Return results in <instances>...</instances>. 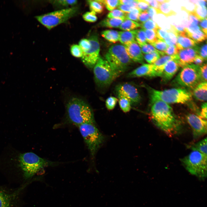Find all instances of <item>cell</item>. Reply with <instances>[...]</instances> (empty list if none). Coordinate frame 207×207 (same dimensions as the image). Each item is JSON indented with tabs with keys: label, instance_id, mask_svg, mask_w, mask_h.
<instances>
[{
	"label": "cell",
	"instance_id": "obj_39",
	"mask_svg": "<svg viewBox=\"0 0 207 207\" xmlns=\"http://www.w3.org/2000/svg\"><path fill=\"white\" fill-rule=\"evenodd\" d=\"M150 44L156 48L157 50L162 52L165 51L168 46L164 41L159 39Z\"/></svg>",
	"mask_w": 207,
	"mask_h": 207
},
{
	"label": "cell",
	"instance_id": "obj_20",
	"mask_svg": "<svg viewBox=\"0 0 207 207\" xmlns=\"http://www.w3.org/2000/svg\"><path fill=\"white\" fill-rule=\"evenodd\" d=\"M137 30L129 31L119 32V41L124 45L135 41V36Z\"/></svg>",
	"mask_w": 207,
	"mask_h": 207
},
{
	"label": "cell",
	"instance_id": "obj_22",
	"mask_svg": "<svg viewBox=\"0 0 207 207\" xmlns=\"http://www.w3.org/2000/svg\"><path fill=\"white\" fill-rule=\"evenodd\" d=\"M125 19L116 18H107L101 21L99 25L103 27L109 28H118Z\"/></svg>",
	"mask_w": 207,
	"mask_h": 207
},
{
	"label": "cell",
	"instance_id": "obj_7",
	"mask_svg": "<svg viewBox=\"0 0 207 207\" xmlns=\"http://www.w3.org/2000/svg\"><path fill=\"white\" fill-rule=\"evenodd\" d=\"M92 158L103 144L104 137L95 124L86 123L78 126Z\"/></svg>",
	"mask_w": 207,
	"mask_h": 207
},
{
	"label": "cell",
	"instance_id": "obj_35",
	"mask_svg": "<svg viewBox=\"0 0 207 207\" xmlns=\"http://www.w3.org/2000/svg\"><path fill=\"white\" fill-rule=\"evenodd\" d=\"M141 12L138 8H134L130 12L126 13L125 19L137 22L139 15Z\"/></svg>",
	"mask_w": 207,
	"mask_h": 207
},
{
	"label": "cell",
	"instance_id": "obj_38",
	"mask_svg": "<svg viewBox=\"0 0 207 207\" xmlns=\"http://www.w3.org/2000/svg\"><path fill=\"white\" fill-rule=\"evenodd\" d=\"M125 14L126 13L119 9H114L108 14L107 17L125 19Z\"/></svg>",
	"mask_w": 207,
	"mask_h": 207
},
{
	"label": "cell",
	"instance_id": "obj_13",
	"mask_svg": "<svg viewBox=\"0 0 207 207\" xmlns=\"http://www.w3.org/2000/svg\"><path fill=\"white\" fill-rule=\"evenodd\" d=\"M186 118L192 129L194 139L198 138L207 133L206 120L193 114H187Z\"/></svg>",
	"mask_w": 207,
	"mask_h": 207
},
{
	"label": "cell",
	"instance_id": "obj_15",
	"mask_svg": "<svg viewBox=\"0 0 207 207\" xmlns=\"http://www.w3.org/2000/svg\"><path fill=\"white\" fill-rule=\"evenodd\" d=\"M196 46L179 51L176 60L180 67L182 68L193 63L195 57L198 55Z\"/></svg>",
	"mask_w": 207,
	"mask_h": 207
},
{
	"label": "cell",
	"instance_id": "obj_21",
	"mask_svg": "<svg viewBox=\"0 0 207 207\" xmlns=\"http://www.w3.org/2000/svg\"><path fill=\"white\" fill-rule=\"evenodd\" d=\"M177 55L174 56L164 55L160 57L153 64L159 73L160 77L162 70L166 64L171 60H175L177 58Z\"/></svg>",
	"mask_w": 207,
	"mask_h": 207
},
{
	"label": "cell",
	"instance_id": "obj_29",
	"mask_svg": "<svg viewBox=\"0 0 207 207\" xmlns=\"http://www.w3.org/2000/svg\"><path fill=\"white\" fill-rule=\"evenodd\" d=\"M168 2H165L160 4V14H162L166 17L175 15L176 13L171 9Z\"/></svg>",
	"mask_w": 207,
	"mask_h": 207
},
{
	"label": "cell",
	"instance_id": "obj_37",
	"mask_svg": "<svg viewBox=\"0 0 207 207\" xmlns=\"http://www.w3.org/2000/svg\"><path fill=\"white\" fill-rule=\"evenodd\" d=\"M166 31L167 35L164 41L168 45L176 46L177 43V38L176 35L170 30Z\"/></svg>",
	"mask_w": 207,
	"mask_h": 207
},
{
	"label": "cell",
	"instance_id": "obj_24",
	"mask_svg": "<svg viewBox=\"0 0 207 207\" xmlns=\"http://www.w3.org/2000/svg\"><path fill=\"white\" fill-rule=\"evenodd\" d=\"M101 36L108 41L115 43L119 41V32L114 30H107L101 32Z\"/></svg>",
	"mask_w": 207,
	"mask_h": 207
},
{
	"label": "cell",
	"instance_id": "obj_2",
	"mask_svg": "<svg viewBox=\"0 0 207 207\" xmlns=\"http://www.w3.org/2000/svg\"><path fill=\"white\" fill-rule=\"evenodd\" d=\"M67 117L69 122L78 126L86 123L95 124L93 111L82 99L76 97L70 99L66 105Z\"/></svg>",
	"mask_w": 207,
	"mask_h": 207
},
{
	"label": "cell",
	"instance_id": "obj_53",
	"mask_svg": "<svg viewBox=\"0 0 207 207\" xmlns=\"http://www.w3.org/2000/svg\"><path fill=\"white\" fill-rule=\"evenodd\" d=\"M150 16L147 11H144L141 12L138 18V21L143 23L148 20Z\"/></svg>",
	"mask_w": 207,
	"mask_h": 207
},
{
	"label": "cell",
	"instance_id": "obj_47",
	"mask_svg": "<svg viewBox=\"0 0 207 207\" xmlns=\"http://www.w3.org/2000/svg\"><path fill=\"white\" fill-rule=\"evenodd\" d=\"M78 44L83 52L88 51L91 47V44L90 41L88 39H81L79 41Z\"/></svg>",
	"mask_w": 207,
	"mask_h": 207
},
{
	"label": "cell",
	"instance_id": "obj_6",
	"mask_svg": "<svg viewBox=\"0 0 207 207\" xmlns=\"http://www.w3.org/2000/svg\"><path fill=\"white\" fill-rule=\"evenodd\" d=\"M181 161L186 169L191 174L202 179L207 174V156L195 150H192L182 158Z\"/></svg>",
	"mask_w": 207,
	"mask_h": 207
},
{
	"label": "cell",
	"instance_id": "obj_50",
	"mask_svg": "<svg viewBox=\"0 0 207 207\" xmlns=\"http://www.w3.org/2000/svg\"><path fill=\"white\" fill-rule=\"evenodd\" d=\"M179 50L176 46L171 45L168 46L164 52L165 54L169 56H174L177 55Z\"/></svg>",
	"mask_w": 207,
	"mask_h": 207
},
{
	"label": "cell",
	"instance_id": "obj_40",
	"mask_svg": "<svg viewBox=\"0 0 207 207\" xmlns=\"http://www.w3.org/2000/svg\"><path fill=\"white\" fill-rule=\"evenodd\" d=\"M82 17L85 21L90 22H95L97 19L96 13L92 11L85 12L83 15Z\"/></svg>",
	"mask_w": 207,
	"mask_h": 207
},
{
	"label": "cell",
	"instance_id": "obj_36",
	"mask_svg": "<svg viewBox=\"0 0 207 207\" xmlns=\"http://www.w3.org/2000/svg\"><path fill=\"white\" fill-rule=\"evenodd\" d=\"M145 34L147 41L151 44L158 39L156 36L155 30L152 29H144Z\"/></svg>",
	"mask_w": 207,
	"mask_h": 207
},
{
	"label": "cell",
	"instance_id": "obj_26",
	"mask_svg": "<svg viewBox=\"0 0 207 207\" xmlns=\"http://www.w3.org/2000/svg\"><path fill=\"white\" fill-rule=\"evenodd\" d=\"M207 138L206 137L196 143L192 145L191 147L192 150L198 151L207 156Z\"/></svg>",
	"mask_w": 207,
	"mask_h": 207
},
{
	"label": "cell",
	"instance_id": "obj_57",
	"mask_svg": "<svg viewBox=\"0 0 207 207\" xmlns=\"http://www.w3.org/2000/svg\"><path fill=\"white\" fill-rule=\"evenodd\" d=\"M200 26L201 30L207 35V18L200 21Z\"/></svg>",
	"mask_w": 207,
	"mask_h": 207
},
{
	"label": "cell",
	"instance_id": "obj_52",
	"mask_svg": "<svg viewBox=\"0 0 207 207\" xmlns=\"http://www.w3.org/2000/svg\"><path fill=\"white\" fill-rule=\"evenodd\" d=\"M202 118L207 119V103L204 102L202 105L201 111L198 115Z\"/></svg>",
	"mask_w": 207,
	"mask_h": 207
},
{
	"label": "cell",
	"instance_id": "obj_59",
	"mask_svg": "<svg viewBox=\"0 0 207 207\" xmlns=\"http://www.w3.org/2000/svg\"><path fill=\"white\" fill-rule=\"evenodd\" d=\"M147 11L148 13L150 19L153 20L154 15L156 14V10L153 7L150 6L147 10Z\"/></svg>",
	"mask_w": 207,
	"mask_h": 207
},
{
	"label": "cell",
	"instance_id": "obj_25",
	"mask_svg": "<svg viewBox=\"0 0 207 207\" xmlns=\"http://www.w3.org/2000/svg\"><path fill=\"white\" fill-rule=\"evenodd\" d=\"M139 27H141V24L137 22L128 19H125L119 28L125 31H129L135 30Z\"/></svg>",
	"mask_w": 207,
	"mask_h": 207
},
{
	"label": "cell",
	"instance_id": "obj_55",
	"mask_svg": "<svg viewBox=\"0 0 207 207\" xmlns=\"http://www.w3.org/2000/svg\"><path fill=\"white\" fill-rule=\"evenodd\" d=\"M118 8L119 10L126 13L130 12L134 8L128 5L120 4L118 6Z\"/></svg>",
	"mask_w": 207,
	"mask_h": 207
},
{
	"label": "cell",
	"instance_id": "obj_1",
	"mask_svg": "<svg viewBox=\"0 0 207 207\" xmlns=\"http://www.w3.org/2000/svg\"><path fill=\"white\" fill-rule=\"evenodd\" d=\"M151 104L150 115L154 124L168 136H172L179 132L181 127V123L172 107L159 100Z\"/></svg>",
	"mask_w": 207,
	"mask_h": 207
},
{
	"label": "cell",
	"instance_id": "obj_60",
	"mask_svg": "<svg viewBox=\"0 0 207 207\" xmlns=\"http://www.w3.org/2000/svg\"><path fill=\"white\" fill-rule=\"evenodd\" d=\"M159 2V3H160V4H162L165 2H168L170 1V0H157Z\"/></svg>",
	"mask_w": 207,
	"mask_h": 207
},
{
	"label": "cell",
	"instance_id": "obj_43",
	"mask_svg": "<svg viewBox=\"0 0 207 207\" xmlns=\"http://www.w3.org/2000/svg\"><path fill=\"white\" fill-rule=\"evenodd\" d=\"M140 24L141 27L143 29H152L155 30L158 26L156 23L150 19Z\"/></svg>",
	"mask_w": 207,
	"mask_h": 207
},
{
	"label": "cell",
	"instance_id": "obj_33",
	"mask_svg": "<svg viewBox=\"0 0 207 207\" xmlns=\"http://www.w3.org/2000/svg\"><path fill=\"white\" fill-rule=\"evenodd\" d=\"M101 3L104 5L107 9L110 11L114 9L120 4L118 0H98Z\"/></svg>",
	"mask_w": 207,
	"mask_h": 207
},
{
	"label": "cell",
	"instance_id": "obj_28",
	"mask_svg": "<svg viewBox=\"0 0 207 207\" xmlns=\"http://www.w3.org/2000/svg\"><path fill=\"white\" fill-rule=\"evenodd\" d=\"M186 34L198 43L202 42L206 39L207 35L201 30L195 32L187 33Z\"/></svg>",
	"mask_w": 207,
	"mask_h": 207
},
{
	"label": "cell",
	"instance_id": "obj_12",
	"mask_svg": "<svg viewBox=\"0 0 207 207\" xmlns=\"http://www.w3.org/2000/svg\"><path fill=\"white\" fill-rule=\"evenodd\" d=\"M115 91L118 97H124L130 101L131 104H136L141 100V97L137 88L128 83L117 85Z\"/></svg>",
	"mask_w": 207,
	"mask_h": 207
},
{
	"label": "cell",
	"instance_id": "obj_56",
	"mask_svg": "<svg viewBox=\"0 0 207 207\" xmlns=\"http://www.w3.org/2000/svg\"><path fill=\"white\" fill-rule=\"evenodd\" d=\"M204 60L202 57L198 55L195 57L193 63L195 65L200 66L203 64Z\"/></svg>",
	"mask_w": 207,
	"mask_h": 207
},
{
	"label": "cell",
	"instance_id": "obj_3",
	"mask_svg": "<svg viewBox=\"0 0 207 207\" xmlns=\"http://www.w3.org/2000/svg\"><path fill=\"white\" fill-rule=\"evenodd\" d=\"M151 103L159 100L168 104L185 103L191 99V93L184 88H174L158 90L151 87L148 89Z\"/></svg>",
	"mask_w": 207,
	"mask_h": 207
},
{
	"label": "cell",
	"instance_id": "obj_23",
	"mask_svg": "<svg viewBox=\"0 0 207 207\" xmlns=\"http://www.w3.org/2000/svg\"><path fill=\"white\" fill-rule=\"evenodd\" d=\"M54 7L58 8L65 9L69 6H75L78 3L77 0H55L50 1Z\"/></svg>",
	"mask_w": 207,
	"mask_h": 207
},
{
	"label": "cell",
	"instance_id": "obj_10",
	"mask_svg": "<svg viewBox=\"0 0 207 207\" xmlns=\"http://www.w3.org/2000/svg\"><path fill=\"white\" fill-rule=\"evenodd\" d=\"M26 186L14 190L0 186V207H20V195Z\"/></svg>",
	"mask_w": 207,
	"mask_h": 207
},
{
	"label": "cell",
	"instance_id": "obj_45",
	"mask_svg": "<svg viewBox=\"0 0 207 207\" xmlns=\"http://www.w3.org/2000/svg\"><path fill=\"white\" fill-rule=\"evenodd\" d=\"M198 54L202 57L204 60H207V43H206L199 46L196 45Z\"/></svg>",
	"mask_w": 207,
	"mask_h": 207
},
{
	"label": "cell",
	"instance_id": "obj_42",
	"mask_svg": "<svg viewBox=\"0 0 207 207\" xmlns=\"http://www.w3.org/2000/svg\"><path fill=\"white\" fill-rule=\"evenodd\" d=\"M118 99L116 97L110 96L106 101V106L107 108L109 110H112L115 107Z\"/></svg>",
	"mask_w": 207,
	"mask_h": 207
},
{
	"label": "cell",
	"instance_id": "obj_54",
	"mask_svg": "<svg viewBox=\"0 0 207 207\" xmlns=\"http://www.w3.org/2000/svg\"><path fill=\"white\" fill-rule=\"evenodd\" d=\"M119 1L120 4L128 5L133 8H137V3L136 0H119Z\"/></svg>",
	"mask_w": 207,
	"mask_h": 207
},
{
	"label": "cell",
	"instance_id": "obj_27",
	"mask_svg": "<svg viewBox=\"0 0 207 207\" xmlns=\"http://www.w3.org/2000/svg\"><path fill=\"white\" fill-rule=\"evenodd\" d=\"M193 14L199 20H201L206 18V8L202 6L195 5V6L193 11Z\"/></svg>",
	"mask_w": 207,
	"mask_h": 207
},
{
	"label": "cell",
	"instance_id": "obj_58",
	"mask_svg": "<svg viewBox=\"0 0 207 207\" xmlns=\"http://www.w3.org/2000/svg\"><path fill=\"white\" fill-rule=\"evenodd\" d=\"M189 1L195 5H199L206 8L207 0H190Z\"/></svg>",
	"mask_w": 207,
	"mask_h": 207
},
{
	"label": "cell",
	"instance_id": "obj_18",
	"mask_svg": "<svg viewBox=\"0 0 207 207\" xmlns=\"http://www.w3.org/2000/svg\"><path fill=\"white\" fill-rule=\"evenodd\" d=\"M176 37L177 43L176 46L179 51L194 47L198 44L188 37L186 34H179L176 36Z\"/></svg>",
	"mask_w": 207,
	"mask_h": 207
},
{
	"label": "cell",
	"instance_id": "obj_34",
	"mask_svg": "<svg viewBox=\"0 0 207 207\" xmlns=\"http://www.w3.org/2000/svg\"><path fill=\"white\" fill-rule=\"evenodd\" d=\"M135 39L139 45H143L147 42L144 30L143 29L137 30Z\"/></svg>",
	"mask_w": 207,
	"mask_h": 207
},
{
	"label": "cell",
	"instance_id": "obj_49",
	"mask_svg": "<svg viewBox=\"0 0 207 207\" xmlns=\"http://www.w3.org/2000/svg\"><path fill=\"white\" fill-rule=\"evenodd\" d=\"M137 8L141 12L147 11L150 5L146 0H137Z\"/></svg>",
	"mask_w": 207,
	"mask_h": 207
},
{
	"label": "cell",
	"instance_id": "obj_31",
	"mask_svg": "<svg viewBox=\"0 0 207 207\" xmlns=\"http://www.w3.org/2000/svg\"><path fill=\"white\" fill-rule=\"evenodd\" d=\"M165 55L164 52L160 51L154 52L150 53L145 54L144 58L149 64H153L160 57V55Z\"/></svg>",
	"mask_w": 207,
	"mask_h": 207
},
{
	"label": "cell",
	"instance_id": "obj_11",
	"mask_svg": "<svg viewBox=\"0 0 207 207\" xmlns=\"http://www.w3.org/2000/svg\"><path fill=\"white\" fill-rule=\"evenodd\" d=\"M91 47L87 51L83 52L81 60L88 68H92L94 67L99 57L100 45L98 37L93 35L89 39Z\"/></svg>",
	"mask_w": 207,
	"mask_h": 207
},
{
	"label": "cell",
	"instance_id": "obj_46",
	"mask_svg": "<svg viewBox=\"0 0 207 207\" xmlns=\"http://www.w3.org/2000/svg\"><path fill=\"white\" fill-rule=\"evenodd\" d=\"M199 74L201 82H207V64H203L200 66Z\"/></svg>",
	"mask_w": 207,
	"mask_h": 207
},
{
	"label": "cell",
	"instance_id": "obj_51",
	"mask_svg": "<svg viewBox=\"0 0 207 207\" xmlns=\"http://www.w3.org/2000/svg\"><path fill=\"white\" fill-rule=\"evenodd\" d=\"M150 6L154 8L156 11V14H160L159 7L160 4L157 0H146Z\"/></svg>",
	"mask_w": 207,
	"mask_h": 207
},
{
	"label": "cell",
	"instance_id": "obj_41",
	"mask_svg": "<svg viewBox=\"0 0 207 207\" xmlns=\"http://www.w3.org/2000/svg\"><path fill=\"white\" fill-rule=\"evenodd\" d=\"M70 51L72 55L76 57L81 58L83 55V51L79 45L73 44L71 46Z\"/></svg>",
	"mask_w": 207,
	"mask_h": 207
},
{
	"label": "cell",
	"instance_id": "obj_17",
	"mask_svg": "<svg viewBox=\"0 0 207 207\" xmlns=\"http://www.w3.org/2000/svg\"><path fill=\"white\" fill-rule=\"evenodd\" d=\"M179 66L175 60H171L165 64L160 77L162 81L166 83L170 80L179 69Z\"/></svg>",
	"mask_w": 207,
	"mask_h": 207
},
{
	"label": "cell",
	"instance_id": "obj_32",
	"mask_svg": "<svg viewBox=\"0 0 207 207\" xmlns=\"http://www.w3.org/2000/svg\"><path fill=\"white\" fill-rule=\"evenodd\" d=\"M118 98L119 104L122 110L125 113L129 112L131 108V104L129 100L123 97Z\"/></svg>",
	"mask_w": 207,
	"mask_h": 207
},
{
	"label": "cell",
	"instance_id": "obj_14",
	"mask_svg": "<svg viewBox=\"0 0 207 207\" xmlns=\"http://www.w3.org/2000/svg\"><path fill=\"white\" fill-rule=\"evenodd\" d=\"M128 76L131 78L160 76V74L153 64H144L130 72Z\"/></svg>",
	"mask_w": 207,
	"mask_h": 207
},
{
	"label": "cell",
	"instance_id": "obj_44",
	"mask_svg": "<svg viewBox=\"0 0 207 207\" xmlns=\"http://www.w3.org/2000/svg\"><path fill=\"white\" fill-rule=\"evenodd\" d=\"M141 51L143 53L147 54L154 52L159 51L156 49L153 46L150 44L145 43L143 45H139Z\"/></svg>",
	"mask_w": 207,
	"mask_h": 207
},
{
	"label": "cell",
	"instance_id": "obj_16",
	"mask_svg": "<svg viewBox=\"0 0 207 207\" xmlns=\"http://www.w3.org/2000/svg\"><path fill=\"white\" fill-rule=\"evenodd\" d=\"M126 52L131 60L140 64H143L144 56L140 47L136 41L124 45Z\"/></svg>",
	"mask_w": 207,
	"mask_h": 207
},
{
	"label": "cell",
	"instance_id": "obj_30",
	"mask_svg": "<svg viewBox=\"0 0 207 207\" xmlns=\"http://www.w3.org/2000/svg\"><path fill=\"white\" fill-rule=\"evenodd\" d=\"M87 1L91 11L98 13H101L103 11V5L98 0H90Z\"/></svg>",
	"mask_w": 207,
	"mask_h": 207
},
{
	"label": "cell",
	"instance_id": "obj_9",
	"mask_svg": "<svg viewBox=\"0 0 207 207\" xmlns=\"http://www.w3.org/2000/svg\"><path fill=\"white\" fill-rule=\"evenodd\" d=\"M199 67L193 64L184 67L172 83L177 86L193 89L201 82Z\"/></svg>",
	"mask_w": 207,
	"mask_h": 207
},
{
	"label": "cell",
	"instance_id": "obj_4",
	"mask_svg": "<svg viewBox=\"0 0 207 207\" xmlns=\"http://www.w3.org/2000/svg\"><path fill=\"white\" fill-rule=\"evenodd\" d=\"M105 57L112 69L119 76L128 69L131 63L124 46L119 43L112 45Z\"/></svg>",
	"mask_w": 207,
	"mask_h": 207
},
{
	"label": "cell",
	"instance_id": "obj_48",
	"mask_svg": "<svg viewBox=\"0 0 207 207\" xmlns=\"http://www.w3.org/2000/svg\"><path fill=\"white\" fill-rule=\"evenodd\" d=\"M158 38L160 40H164L167 35V31L162 29L159 26L155 30Z\"/></svg>",
	"mask_w": 207,
	"mask_h": 207
},
{
	"label": "cell",
	"instance_id": "obj_5",
	"mask_svg": "<svg viewBox=\"0 0 207 207\" xmlns=\"http://www.w3.org/2000/svg\"><path fill=\"white\" fill-rule=\"evenodd\" d=\"M79 11L78 7L74 6L37 16L35 18L41 24L49 30L60 24L66 22L77 15Z\"/></svg>",
	"mask_w": 207,
	"mask_h": 207
},
{
	"label": "cell",
	"instance_id": "obj_8",
	"mask_svg": "<svg viewBox=\"0 0 207 207\" xmlns=\"http://www.w3.org/2000/svg\"><path fill=\"white\" fill-rule=\"evenodd\" d=\"M93 73L95 83L101 87L108 86L119 76L108 62L100 56L93 67Z\"/></svg>",
	"mask_w": 207,
	"mask_h": 207
},
{
	"label": "cell",
	"instance_id": "obj_19",
	"mask_svg": "<svg viewBox=\"0 0 207 207\" xmlns=\"http://www.w3.org/2000/svg\"><path fill=\"white\" fill-rule=\"evenodd\" d=\"M207 91V82H201L193 89V95L197 100L201 101H206Z\"/></svg>",
	"mask_w": 207,
	"mask_h": 207
}]
</instances>
